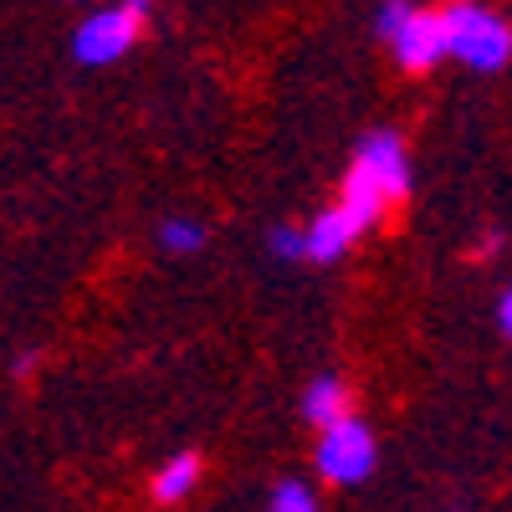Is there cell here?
Segmentation results:
<instances>
[{
	"label": "cell",
	"instance_id": "1",
	"mask_svg": "<svg viewBox=\"0 0 512 512\" xmlns=\"http://www.w3.org/2000/svg\"><path fill=\"white\" fill-rule=\"evenodd\" d=\"M410 195V159H405V144L400 134H390V128H379V134H369L349 164L344 175V195H338V216H344V226L354 236L374 231L379 216L390 205H400Z\"/></svg>",
	"mask_w": 512,
	"mask_h": 512
},
{
	"label": "cell",
	"instance_id": "2",
	"mask_svg": "<svg viewBox=\"0 0 512 512\" xmlns=\"http://www.w3.org/2000/svg\"><path fill=\"white\" fill-rule=\"evenodd\" d=\"M446 21V52H456L466 67H477V72H497L512 52V31L482 11V6H446L441 11Z\"/></svg>",
	"mask_w": 512,
	"mask_h": 512
},
{
	"label": "cell",
	"instance_id": "3",
	"mask_svg": "<svg viewBox=\"0 0 512 512\" xmlns=\"http://www.w3.org/2000/svg\"><path fill=\"white\" fill-rule=\"evenodd\" d=\"M374 461H379V446H374V431L364 420L344 415L323 425L318 436V472L338 487H359L364 477H374Z\"/></svg>",
	"mask_w": 512,
	"mask_h": 512
},
{
	"label": "cell",
	"instance_id": "4",
	"mask_svg": "<svg viewBox=\"0 0 512 512\" xmlns=\"http://www.w3.org/2000/svg\"><path fill=\"white\" fill-rule=\"evenodd\" d=\"M139 26H144V16H134L128 6L93 11L88 21L77 26V36H72V57H77V62H88V67L118 62V57L139 41Z\"/></svg>",
	"mask_w": 512,
	"mask_h": 512
},
{
	"label": "cell",
	"instance_id": "5",
	"mask_svg": "<svg viewBox=\"0 0 512 512\" xmlns=\"http://www.w3.org/2000/svg\"><path fill=\"white\" fill-rule=\"evenodd\" d=\"M390 41H395L400 67L425 72V67H436V62L446 57V21H441V11H410L405 26H400Z\"/></svg>",
	"mask_w": 512,
	"mask_h": 512
},
{
	"label": "cell",
	"instance_id": "6",
	"mask_svg": "<svg viewBox=\"0 0 512 512\" xmlns=\"http://www.w3.org/2000/svg\"><path fill=\"white\" fill-rule=\"evenodd\" d=\"M359 236L344 226V216L338 210H323V216H313V226H303V262H338Z\"/></svg>",
	"mask_w": 512,
	"mask_h": 512
},
{
	"label": "cell",
	"instance_id": "7",
	"mask_svg": "<svg viewBox=\"0 0 512 512\" xmlns=\"http://www.w3.org/2000/svg\"><path fill=\"white\" fill-rule=\"evenodd\" d=\"M200 482V451H180V456H169L159 466V477H154V502H185Z\"/></svg>",
	"mask_w": 512,
	"mask_h": 512
},
{
	"label": "cell",
	"instance_id": "8",
	"mask_svg": "<svg viewBox=\"0 0 512 512\" xmlns=\"http://www.w3.org/2000/svg\"><path fill=\"white\" fill-rule=\"evenodd\" d=\"M344 405H349V395H344V384H338L333 374L313 379L308 395H303V415H308V425H318V431H323V425H333V420H344L349 415Z\"/></svg>",
	"mask_w": 512,
	"mask_h": 512
},
{
	"label": "cell",
	"instance_id": "9",
	"mask_svg": "<svg viewBox=\"0 0 512 512\" xmlns=\"http://www.w3.org/2000/svg\"><path fill=\"white\" fill-rule=\"evenodd\" d=\"M159 246L175 251V256H190V251L205 246V226H195V221H164L159 226Z\"/></svg>",
	"mask_w": 512,
	"mask_h": 512
},
{
	"label": "cell",
	"instance_id": "10",
	"mask_svg": "<svg viewBox=\"0 0 512 512\" xmlns=\"http://www.w3.org/2000/svg\"><path fill=\"white\" fill-rule=\"evenodd\" d=\"M272 512H318V497L308 482H282L272 492Z\"/></svg>",
	"mask_w": 512,
	"mask_h": 512
},
{
	"label": "cell",
	"instance_id": "11",
	"mask_svg": "<svg viewBox=\"0 0 512 512\" xmlns=\"http://www.w3.org/2000/svg\"><path fill=\"white\" fill-rule=\"evenodd\" d=\"M410 11H415L410 0H384V6H379V36H395V31L405 26Z\"/></svg>",
	"mask_w": 512,
	"mask_h": 512
},
{
	"label": "cell",
	"instance_id": "12",
	"mask_svg": "<svg viewBox=\"0 0 512 512\" xmlns=\"http://www.w3.org/2000/svg\"><path fill=\"white\" fill-rule=\"evenodd\" d=\"M272 251L277 256H303V231H297V226H277L272 231Z\"/></svg>",
	"mask_w": 512,
	"mask_h": 512
},
{
	"label": "cell",
	"instance_id": "13",
	"mask_svg": "<svg viewBox=\"0 0 512 512\" xmlns=\"http://www.w3.org/2000/svg\"><path fill=\"white\" fill-rule=\"evenodd\" d=\"M507 328H512V297L497 292V333H507Z\"/></svg>",
	"mask_w": 512,
	"mask_h": 512
},
{
	"label": "cell",
	"instance_id": "14",
	"mask_svg": "<svg viewBox=\"0 0 512 512\" xmlns=\"http://www.w3.org/2000/svg\"><path fill=\"white\" fill-rule=\"evenodd\" d=\"M123 6L134 11V16H149V0H123Z\"/></svg>",
	"mask_w": 512,
	"mask_h": 512
}]
</instances>
